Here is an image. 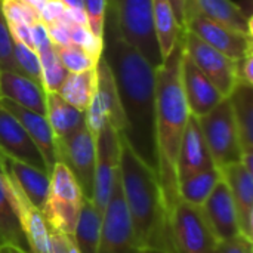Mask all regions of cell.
Listing matches in <instances>:
<instances>
[{
	"label": "cell",
	"mask_w": 253,
	"mask_h": 253,
	"mask_svg": "<svg viewBox=\"0 0 253 253\" xmlns=\"http://www.w3.org/2000/svg\"><path fill=\"white\" fill-rule=\"evenodd\" d=\"M101 58L113 74L125 116L122 135L132 151L157 173L156 68L123 40L111 10H105Z\"/></svg>",
	"instance_id": "obj_1"
},
{
	"label": "cell",
	"mask_w": 253,
	"mask_h": 253,
	"mask_svg": "<svg viewBox=\"0 0 253 253\" xmlns=\"http://www.w3.org/2000/svg\"><path fill=\"white\" fill-rule=\"evenodd\" d=\"M184 46L179 37L173 50L156 70V150L157 178L165 206L169 211L179 200L176 179V159L182 135L190 117L185 101L181 65Z\"/></svg>",
	"instance_id": "obj_2"
},
{
	"label": "cell",
	"mask_w": 253,
	"mask_h": 253,
	"mask_svg": "<svg viewBox=\"0 0 253 253\" xmlns=\"http://www.w3.org/2000/svg\"><path fill=\"white\" fill-rule=\"evenodd\" d=\"M120 135L119 169L123 196L141 253H173L168 211L156 170L147 166Z\"/></svg>",
	"instance_id": "obj_3"
},
{
	"label": "cell",
	"mask_w": 253,
	"mask_h": 253,
	"mask_svg": "<svg viewBox=\"0 0 253 253\" xmlns=\"http://www.w3.org/2000/svg\"><path fill=\"white\" fill-rule=\"evenodd\" d=\"M83 200V191L70 169L56 162L50 172L49 194L40 211L49 231L73 236Z\"/></svg>",
	"instance_id": "obj_4"
},
{
	"label": "cell",
	"mask_w": 253,
	"mask_h": 253,
	"mask_svg": "<svg viewBox=\"0 0 253 253\" xmlns=\"http://www.w3.org/2000/svg\"><path fill=\"white\" fill-rule=\"evenodd\" d=\"M116 19L123 40L153 67L163 62L153 19V0H117Z\"/></svg>",
	"instance_id": "obj_5"
},
{
	"label": "cell",
	"mask_w": 253,
	"mask_h": 253,
	"mask_svg": "<svg viewBox=\"0 0 253 253\" xmlns=\"http://www.w3.org/2000/svg\"><path fill=\"white\" fill-rule=\"evenodd\" d=\"M168 224L173 253H216L218 242L200 208L179 199L169 211Z\"/></svg>",
	"instance_id": "obj_6"
},
{
	"label": "cell",
	"mask_w": 253,
	"mask_h": 253,
	"mask_svg": "<svg viewBox=\"0 0 253 253\" xmlns=\"http://www.w3.org/2000/svg\"><path fill=\"white\" fill-rule=\"evenodd\" d=\"M199 123L218 169L242 162L243 150L228 98L222 99L206 116L199 117Z\"/></svg>",
	"instance_id": "obj_7"
},
{
	"label": "cell",
	"mask_w": 253,
	"mask_h": 253,
	"mask_svg": "<svg viewBox=\"0 0 253 253\" xmlns=\"http://www.w3.org/2000/svg\"><path fill=\"white\" fill-rule=\"evenodd\" d=\"M98 253H141L135 240L133 225L123 196L120 169L116 173L111 196L102 212Z\"/></svg>",
	"instance_id": "obj_8"
},
{
	"label": "cell",
	"mask_w": 253,
	"mask_h": 253,
	"mask_svg": "<svg viewBox=\"0 0 253 253\" xmlns=\"http://www.w3.org/2000/svg\"><path fill=\"white\" fill-rule=\"evenodd\" d=\"M55 142L58 162H62L70 169V172L79 182L84 199L92 200L96 162L95 136L84 125L67 138Z\"/></svg>",
	"instance_id": "obj_9"
},
{
	"label": "cell",
	"mask_w": 253,
	"mask_h": 253,
	"mask_svg": "<svg viewBox=\"0 0 253 253\" xmlns=\"http://www.w3.org/2000/svg\"><path fill=\"white\" fill-rule=\"evenodd\" d=\"M181 40L184 52L190 56L196 67L215 84L224 98H228L237 84L234 61L187 30H182Z\"/></svg>",
	"instance_id": "obj_10"
},
{
	"label": "cell",
	"mask_w": 253,
	"mask_h": 253,
	"mask_svg": "<svg viewBox=\"0 0 253 253\" xmlns=\"http://www.w3.org/2000/svg\"><path fill=\"white\" fill-rule=\"evenodd\" d=\"M184 30L193 33L200 40L233 61H239L240 58L252 52V36L234 31L225 25L213 22L193 9L185 10Z\"/></svg>",
	"instance_id": "obj_11"
},
{
	"label": "cell",
	"mask_w": 253,
	"mask_h": 253,
	"mask_svg": "<svg viewBox=\"0 0 253 253\" xmlns=\"http://www.w3.org/2000/svg\"><path fill=\"white\" fill-rule=\"evenodd\" d=\"M95 145H96V162H95L92 202L96 206V209L102 213L111 196L116 173L119 170L120 135L110 123H107L95 138Z\"/></svg>",
	"instance_id": "obj_12"
},
{
	"label": "cell",
	"mask_w": 253,
	"mask_h": 253,
	"mask_svg": "<svg viewBox=\"0 0 253 253\" xmlns=\"http://www.w3.org/2000/svg\"><path fill=\"white\" fill-rule=\"evenodd\" d=\"M200 209L218 243L240 236L236 206L230 188L222 178L218 181Z\"/></svg>",
	"instance_id": "obj_13"
},
{
	"label": "cell",
	"mask_w": 253,
	"mask_h": 253,
	"mask_svg": "<svg viewBox=\"0 0 253 253\" xmlns=\"http://www.w3.org/2000/svg\"><path fill=\"white\" fill-rule=\"evenodd\" d=\"M216 168L211 151L208 148L206 139L203 136L199 119L191 116L188 117L182 141L179 145V153L176 159V179L178 184L196 173Z\"/></svg>",
	"instance_id": "obj_14"
},
{
	"label": "cell",
	"mask_w": 253,
	"mask_h": 253,
	"mask_svg": "<svg viewBox=\"0 0 253 253\" xmlns=\"http://www.w3.org/2000/svg\"><path fill=\"white\" fill-rule=\"evenodd\" d=\"M181 80L190 114L197 119L206 116L222 99H225L215 87V84L196 67V64L185 52L182 55Z\"/></svg>",
	"instance_id": "obj_15"
},
{
	"label": "cell",
	"mask_w": 253,
	"mask_h": 253,
	"mask_svg": "<svg viewBox=\"0 0 253 253\" xmlns=\"http://www.w3.org/2000/svg\"><path fill=\"white\" fill-rule=\"evenodd\" d=\"M0 154L47 172L43 156L21 123L0 105ZM49 173V172H47Z\"/></svg>",
	"instance_id": "obj_16"
},
{
	"label": "cell",
	"mask_w": 253,
	"mask_h": 253,
	"mask_svg": "<svg viewBox=\"0 0 253 253\" xmlns=\"http://www.w3.org/2000/svg\"><path fill=\"white\" fill-rule=\"evenodd\" d=\"M221 178L230 188L240 234L252 240L253 237V175L242 163L228 165L219 169Z\"/></svg>",
	"instance_id": "obj_17"
},
{
	"label": "cell",
	"mask_w": 253,
	"mask_h": 253,
	"mask_svg": "<svg viewBox=\"0 0 253 253\" xmlns=\"http://www.w3.org/2000/svg\"><path fill=\"white\" fill-rule=\"evenodd\" d=\"M0 105L4 110H7L21 123V126L25 129V132L28 133L31 141L34 142V145L39 148L40 154L43 156L47 172L50 175L53 165L58 162V157H56L55 136H53V132L49 126L46 116H42V114L34 113L31 110L22 108V107L16 105L15 102H10V101L3 99V98H0Z\"/></svg>",
	"instance_id": "obj_18"
},
{
	"label": "cell",
	"mask_w": 253,
	"mask_h": 253,
	"mask_svg": "<svg viewBox=\"0 0 253 253\" xmlns=\"http://www.w3.org/2000/svg\"><path fill=\"white\" fill-rule=\"evenodd\" d=\"M0 162L7 176L18 187V190L25 196V199L36 209L42 211L49 194L50 175L44 170H40L27 163L13 160L3 154H0Z\"/></svg>",
	"instance_id": "obj_19"
},
{
	"label": "cell",
	"mask_w": 253,
	"mask_h": 253,
	"mask_svg": "<svg viewBox=\"0 0 253 253\" xmlns=\"http://www.w3.org/2000/svg\"><path fill=\"white\" fill-rule=\"evenodd\" d=\"M0 98L46 116V92L43 86L19 73L0 71Z\"/></svg>",
	"instance_id": "obj_20"
},
{
	"label": "cell",
	"mask_w": 253,
	"mask_h": 253,
	"mask_svg": "<svg viewBox=\"0 0 253 253\" xmlns=\"http://www.w3.org/2000/svg\"><path fill=\"white\" fill-rule=\"evenodd\" d=\"M187 9H193L234 31L252 36V18L233 0H187Z\"/></svg>",
	"instance_id": "obj_21"
},
{
	"label": "cell",
	"mask_w": 253,
	"mask_h": 253,
	"mask_svg": "<svg viewBox=\"0 0 253 253\" xmlns=\"http://www.w3.org/2000/svg\"><path fill=\"white\" fill-rule=\"evenodd\" d=\"M0 237L6 243L16 245L18 248L30 252L19 224L13 185L7 173L4 172L1 162H0Z\"/></svg>",
	"instance_id": "obj_22"
},
{
	"label": "cell",
	"mask_w": 253,
	"mask_h": 253,
	"mask_svg": "<svg viewBox=\"0 0 253 253\" xmlns=\"http://www.w3.org/2000/svg\"><path fill=\"white\" fill-rule=\"evenodd\" d=\"M46 119L55 141L67 138L86 125L84 113L70 105L56 92H46Z\"/></svg>",
	"instance_id": "obj_23"
},
{
	"label": "cell",
	"mask_w": 253,
	"mask_h": 253,
	"mask_svg": "<svg viewBox=\"0 0 253 253\" xmlns=\"http://www.w3.org/2000/svg\"><path fill=\"white\" fill-rule=\"evenodd\" d=\"M228 101L243 154L253 153V86L237 83L228 95Z\"/></svg>",
	"instance_id": "obj_24"
},
{
	"label": "cell",
	"mask_w": 253,
	"mask_h": 253,
	"mask_svg": "<svg viewBox=\"0 0 253 253\" xmlns=\"http://www.w3.org/2000/svg\"><path fill=\"white\" fill-rule=\"evenodd\" d=\"M96 73H98V87L95 92V98L99 102L101 108L104 110L108 123L117 132L123 133L126 123H125V116H123L122 105L119 101L116 83H114L113 74H111L107 62L102 58H99V61H98Z\"/></svg>",
	"instance_id": "obj_25"
},
{
	"label": "cell",
	"mask_w": 253,
	"mask_h": 253,
	"mask_svg": "<svg viewBox=\"0 0 253 253\" xmlns=\"http://www.w3.org/2000/svg\"><path fill=\"white\" fill-rule=\"evenodd\" d=\"M101 222H102V213L96 209V206L93 205L90 199H84L80 215H79V221L73 234V239L76 242L79 252H99Z\"/></svg>",
	"instance_id": "obj_26"
},
{
	"label": "cell",
	"mask_w": 253,
	"mask_h": 253,
	"mask_svg": "<svg viewBox=\"0 0 253 253\" xmlns=\"http://www.w3.org/2000/svg\"><path fill=\"white\" fill-rule=\"evenodd\" d=\"M98 87L96 68L83 73H70L64 84L56 92L64 101L80 111H86Z\"/></svg>",
	"instance_id": "obj_27"
},
{
	"label": "cell",
	"mask_w": 253,
	"mask_h": 253,
	"mask_svg": "<svg viewBox=\"0 0 253 253\" xmlns=\"http://www.w3.org/2000/svg\"><path fill=\"white\" fill-rule=\"evenodd\" d=\"M153 19L160 53L165 61L178 43L182 28L175 18L169 0H153Z\"/></svg>",
	"instance_id": "obj_28"
},
{
	"label": "cell",
	"mask_w": 253,
	"mask_h": 253,
	"mask_svg": "<svg viewBox=\"0 0 253 253\" xmlns=\"http://www.w3.org/2000/svg\"><path fill=\"white\" fill-rule=\"evenodd\" d=\"M219 179L221 172L218 168L196 173L178 184L179 199L193 206L202 208Z\"/></svg>",
	"instance_id": "obj_29"
},
{
	"label": "cell",
	"mask_w": 253,
	"mask_h": 253,
	"mask_svg": "<svg viewBox=\"0 0 253 253\" xmlns=\"http://www.w3.org/2000/svg\"><path fill=\"white\" fill-rule=\"evenodd\" d=\"M37 55L40 59L42 86H43L44 92H58L70 73L65 70V67L58 59V56L53 50V46L39 52Z\"/></svg>",
	"instance_id": "obj_30"
},
{
	"label": "cell",
	"mask_w": 253,
	"mask_h": 253,
	"mask_svg": "<svg viewBox=\"0 0 253 253\" xmlns=\"http://www.w3.org/2000/svg\"><path fill=\"white\" fill-rule=\"evenodd\" d=\"M53 50L61 61V64L65 67L68 73H83L96 68L99 58L87 53L86 50L68 44V46H53Z\"/></svg>",
	"instance_id": "obj_31"
},
{
	"label": "cell",
	"mask_w": 253,
	"mask_h": 253,
	"mask_svg": "<svg viewBox=\"0 0 253 253\" xmlns=\"http://www.w3.org/2000/svg\"><path fill=\"white\" fill-rule=\"evenodd\" d=\"M13 61L16 65V73L42 84L40 59H39V55L36 50L13 40Z\"/></svg>",
	"instance_id": "obj_32"
},
{
	"label": "cell",
	"mask_w": 253,
	"mask_h": 253,
	"mask_svg": "<svg viewBox=\"0 0 253 253\" xmlns=\"http://www.w3.org/2000/svg\"><path fill=\"white\" fill-rule=\"evenodd\" d=\"M67 21H68V28H70V39L71 44L86 50L87 53L101 58L102 55V40L96 39L92 31L87 28V25H83L73 19L70 12L67 10Z\"/></svg>",
	"instance_id": "obj_33"
},
{
	"label": "cell",
	"mask_w": 253,
	"mask_h": 253,
	"mask_svg": "<svg viewBox=\"0 0 253 253\" xmlns=\"http://www.w3.org/2000/svg\"><path fill=\"white\" fill-rule=\"evenodd\" d=\"M0 9L9 25H33L34 22L40 21V15L28 4H25L22 0H0Z\"/></svg>",
	"instance_id": "obj_34"
},
{
	"label": "cell",
	"mask_w": 253,
	"mask_h": 253,
	"mask_svg": "<svg viewBox=\"0 0 253 253\" xmlns=\"http://www.w3.org/2000/svg\"><path fill=\"white\" fill-rule=\"evenodd\" d=\"M87 21V28L92 34L102 40L104 36V19L107 10V0H82Z\"/></svg>",
	"instance_id": "obj_35"
},
{
	"label": "cell",
	"mask_w": 253,
	"mask_h": 253,
	"mask_svg": "<svg viewBox=\"0 0 253 253\" xmlns=\"http://www.w3.org/2000/svg\"><path fill=\"white\" fill-rule=\"evenodd\" d=\"M0 71H15L16 65L13 61V39L6 18L0 9Z\"/></svg>",
	"instance_id": "obj_36"
},
{
	"label": "cell",
	"mask_w": 253,
	"mask_h": 253,
	"mask_svg": "<svg viewBox=\"0 0 253 253\" xmlns=\"http://www.w3.org/2000/svg\"><path fill=\"white\" fill-rule=\"evenodd\" d=\"M44 27L47 30L49 39H50L53 46H68V44H71L67 13H65V16L62 19L50 22V24H44Z\"/></svg>",
	"instance_id": "obj_37"
},
{
	"label": "cell",
	"mask_w": 253,
	"mask_h": 253,
	"mask_svg": "<svg viewBox=\"0 0 253 253\" xmlns=\"http://www.w3.org/2000/svg\"><path fill=\"white\" fill-rule=\"evenodd\" d=\"M216 253H252V240L240 234L230 240L219 242Z\"/></svg>",
	"instance_id": "obj_38"
},
{
	"label": "cell",
	"mask_w": 253,
	"mask_h": 253,
	"mask_svg": "<svg viewBox=\"0 0 253 253\" xmlns=\"http://www.w3.org/2000/svg\"><path fill=\"white\" fill-rule=\"evenodd\" d=\"M49 242H50L52 253H80L73 236L49 231Z\"/></svg>",
	"instance_id": "obj_39"
},
{
	"label": "cell",
	"mask_w": 253,
	"mask_h": 253,
	"mask_svg": "<svg viewBox=\"0 0 253 253\" xmlns=\"http://www.w3.org/2000/svg\"><path fill=\"white\" fill-rule=\"evenodd\" d=\"M30 31H31V40H33V49L39 53L44 49L52 47V42L49 39L47 30L44 27V24L42 21L34 22L33 25H30Z\"/></svg>",
	"instance_id": "obj_40"
},
{
	"label": "cell",
	"mask_w": 253,
	"mask_h": 253,
	"mask_svg": "<svg viewBox=\"0 0 253 253\" xmlns=\"http://www.w3.org/2000/svg\"><path fill=\"white\" fill-rule=\"evenodd\" d=\"M252 62L253 52L245 55L239 61H234V70H236V79L237 83L249 84L253 86V74H252Z\"/></svg>",
	"instance_id": "obj_41"
},
{
	"label": "cell",
	"mask_w": 253,
	"mask_h": 253,
	"mask_svg": "<svg viewBox=\"0 0 253 253\" xmlns=\"http://www.w3.org/2000/svg\"><path fill=\"white\" fill-rule=\"evenodd\" d=\"M65 13H67V9L64 7L62 3H59L58 0H49L47 4L40 12V21L43 24H50V22L62 19Z\"/></svg>",
	"instance_id": "obj_42"
},
{
	"label": "cell",
	"mask_w": 253,
	"mask_h": 253,
	"mask_svg": "<svg viewBox=\"0 0 253 253\" xmlns=\"http://www.w3.org/2000/svg\"><path fill=\"white\" fill-rule=\"evenodd\" d=\"M59 3L64 4V7L70 12V15L73 16V19H76L77 22L87 25L86 21V15H84V9H83V1L82 0H58Z\"/></svg>",
	"instance_id": "obj_43"
},
{
	"label": "cell",
	"mask_w": 253,
	"mask_h": 253,
	"mask_svg": "<svg viewBox=\"0 0 253 253\" xmlns=\"http://www.w3.org/2000/svg\"><path fill=\"white\" fill-rule=\"evenodd\" d=\"M175 18L178 21V24L181 25V28L184 30V22H185V6H187V0H169Z\"/></svg>",
	"instance_id": "obj_44"
},
{
	"label": "cell",
	"mask_w": 253,
	"mask_h": 253,
	"mask_svg": "<svg viewBox=\"0 0 253 253\" xmlns=\"http://www.w3.org/2000/svg\"><path fill=\"white\" fill-rule=\"evenodd\" d=\"M0 253H30L21 248H18L16 245H12V243H6L3 242L0 245Z\"/></svg>",
	"instance_id": "obj_45"
},
{
	"label": "cell",
	"mask_w": 253,
	"mask_h": 253,
	"mask_svg": "<svg viewBox=\"0 0 253 253\" xmlns=\"http://www.w3.org/2000/svg\"><path fill=\"white\" fill-rule=\"evenodd\" d=\"M25 4H28L31 9H34L39 15H40V12L43 10V7L47 4V1L49 0H22Z\"/></svg>",
	"instance_id": "obj_46"
},
{
	"label": "cell",
	"mask_w": 253,
	"mask_h": 253,
	"mask_svg": "<svg viewBox=\"0 0 253 253\" xmlns=\"http://www.w3.org/2000/svg\"><path fill=\"white\" fill-rule=\"evenodd\" d=\"M116 1H117V0H107V10L114 12V9H116Z\"/></svg>",
	"instance_id": "obj_47"
},
{
	"label": "cell",
	"mask_w": 253,
	"mask_h": 253,
	"mask_svg": "<svg viewBox=\"0 0 253 253\" xmlns=\"http://www.w3.org/2000/svg\"><path fill=\"white\" fill-rule=\"evenodd\" d=\"M3 242H4V240H3V239H1V237H0V245H1V243H3Z\"/></svg>",
	"instance_id": "obj_48"
}]
</instances>
